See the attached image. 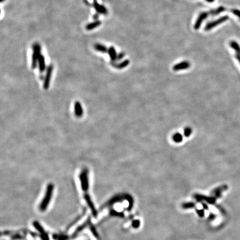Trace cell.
Here are the masks:
<instances>
[{
	"label": "cell",
	"instance_id": "16",
	"mask_svg": "<svg viewBox=\"0 0 240 240\" xmlns=\"http://www.w3.org/2000/svg\"><path fill=\"white\" fill-rule=\"evenodd\" d=\"M229 45L237 52V54H240V46L237 42L232 41L229 42Z\"/></svg>",
	"mask_w": 240,
	"mask_h": 240
},
{
	"label": "cell",
	"instance_id": "23",
	"mask_svg": "<svg viewBox=\"0 0 240 240\" xmlns=\"http://www.w3.org/2000/svg\"><path fill=\"white\" fill-rule=\"evenodd\" d=\"M125 56V54L124 53H120L118 55H117V61H120L121 60L123 57Z\"/></svg>",
	"mask_w": 240,
	"mask_h": 240
},
{
	"label": "cell",
	"instance_id": "11",
	"mask_svg": "<svg viewBox=\"0 0 240 240\" xmlns=\"http://www.w3.org/2000/svg\"><path fill=\"white\" fill-rule=\"evenodd\" d=\"M38 69H39L40 72L43 73L46 69V62H45V58L42 55H41L38 58Z\"/></svg>",
	"mask_w": 240,
	"mask_h": 240
},
{
	"label": "cell",
	"instance_id": "28",
	"mask_svg": "<svg viewBox=\"0 0 240 240\" xmlns=\"http://www.w3.org/2000/svg\"><path fill=\"white\" fill-rule=\"evenodd\" d=\"M3 1H4V0H1V2H2Z\"/></svg>",
	"mask_w": 240,
	"mask_h": 240
},
{
	"label": "cell",
	"instance_id": "22",
	"mask_svg": "<svg viewBox=\"0 0 240 240\" xmlns=\"http://www.w3.org/2000/svg\"><path fill=\"white\" fill-rule=\"evenodd\" d=\"M197 213L198 214V215L201 217H203L204 216V211L202 210H197Z\"/></svg>",
	"mask_w": 240,
	"mask_h": 240
},
{
	"label": "cell",
	"instance_id": "25",
	"mask_svg": "<svg viewBox=\"0 0 240 240\" xmlns=\"http://www.w3.org/2000/svg\"><path fill=\"white\" fill-rule=\"evenodd\" d=\"M236 59L238 60V61L239 62V63H240V54H236Z\"/></svg>",
	"mask_w": 240,
	"mask_h": 240
},
{
	"label": "cell",
	"instance_id": "27",
	"mask_svg": "<svg viewBox=\"0 0 240 240\" xmlns=\"http://www.w3.org/2000/svg\"><path fill=\"white\" fill-rule=\"evenodd\" d=\"M206 1H207V2H214L215 0H206Z\"/></svg>",
	"mask_w": 240,
	"mask_h": 240
},
{
	"label": "cell",
	"instance_id": "17",
	"mask_svg": "<svg viewBox=\"0 0 240 240\" xmlns=\"http://www.w3.org/2000/svg\"><path fill=\"white\" fill-rule=\"evenodd\" d=\"M172 140L176 143H180L183 140V137L180 133H176L172 136Z\"/></svg>",
	"mask_w": 240,
	"mask_h": 240
},
{
	"label": "cell",
	"instance_id": "12",
	"mask_svg": "<svg viewBox=\"0 0 240 240\" xmlns=\"http://www.w3.org/2000/svg\"><path fill=\"white\" fill-rule=\"evenodd\" d=\"M108 54L110 57L111 60L112 61V62H114V61L117 60V55L114 47L111 46L110 48H108Z\"/></svg>",
	"mask_w": 240,
	"mask_h": 240
},
{
	"label": "cell",
	"instance_id": "1",
	"mask_svg": "<svg viewBox=\"0 0 240 240\" xmlns=\"http://www.w3.org/2000/svg\"><path fill=\"white\" fill-rule=\"evenodd\" d=\"M54 186L52 183H50L47 185L46 188L45 194L44 196L39 205V210L41 212L45 211L52 198V195L54 193Z\"/></svg>",
	"mask_w": 240,
	"mask_h": 240
},
{
	"label": "cell",
	"instance_id": "15",
	"mask_svg": "<svg viewBox=\"0 0 240 240\" xmlns=\"http://www.w3.org/2000/svg\"><path fill=\"white\" fill-rule=\"evenodd\" d=\"M94 47H95V49L97 51H99V52H102V53L108 52V48H107L106 46H104L103 45L96 44L95 45Z\"/></svg>",
	"mask_w": 240,
	"mask_h": 240
},
{
	"label": "cell",
	"instance_id": "21",
	"mask_svg": "<svg viewBox=\"0 0 240 240\" xmlns=\"http://www.w3.org/2000/svg\"><path fill=\"white\" fill-rule=\"evenodd\" d=\"M232 12L236 16H237L240 19V10L237 9H233L231 10Z\"/></svg>",
	"mask_w": 240,
	"mask_h": 240
},
{
	"label": "cell",
	"instance_id": "7",
	"mask_svg": "<svg viewBox=\"0 0 240 240\" xmlns=\"http://www.w3.org/2000/svg\"><path fill=\"white\" fill-rule=\"evenodd\" d=\"M227 188H228V186L225 184L217 187L212 191V192H211V196H213L216 199L219 198L220 197H221L222 193L224 191L226 190Z\"/></svg>",
	"mask_w": 240,
	"mask_h": 240
},
{
	"label": "cell",
	"instance_id": "14",
	"mask_svg": "<svg viewBox=\"0 0 240 240\" xmlns=\"http://www.w3.org/2000/svg\"><path fill=\"white\" fill-rule=\"evenodd\" d=\"M101 24V22L100 21H97L92 23H89L86 26V29L88 31H90L92 30H93L99 26H100Z\"/></svg>",
	"mask_w": 240,
	"mask_h": 240
},
{
	"label": "cell",
	"instance_id": "2",
	"mask_svg": "<svg viewBox=\"0 0 240 240\" xmlns=\"http://www.w3.org/2000/svg\"><path fill=\"white\" fill-rule=\"evenodd\" d=\"M82 190L84 192H87L89 188V182L88 177V171L87 169H84L79 176Z\"/></svg>",
	"mask_w": 240,
	"mask_h": 240
},
{
	"label": "cell",
	"instance_id": "8",
	"mask_svg": "<svg viewBox=\"0 0 240 240\" xmlns=\"http://www.w3.org/2000/svg\"><path fill=\"white\" fill-rule=\"evenodd\" d=\"M190 66L191 64L188 61H183L174 65L173 67V69L175 71H177L182 69H188L190 67Z\"/></svg>",
	"mask_w": 240,
	"mask_h": 240
},
{
	"label": "cell",
	"instance_id": "6",
	"mask_svg": "<svg viewBox=\"0 0 240 240\" xmlns=\"http://www.w3.org/2000/svg\"><path fill=\"white\" fill-rule=\"evenodd\" d=\"M195 200L197 201H205L210 204H214L216 199L213 196H206L204 195L200 194H195L194 196Z\"/></svg>",
	"mask_w": 240,
	"mask_h": 240
},
{
	"label": "cell",
	"instance_id": "13",
	"mask_svg": "<svg viewBox=\"0 0 240 240\" xmlns=\"http://www.w3.org/2000/svg\"><path fill=\"white\" fill-rule=\"evenodd\" d=\"M129 64H130V61L128 60H125V61L118 63H116L115 62H113L112 65L116 69H122L125 68Z\"/></svg>",
	"mask_w": 240,
	"mask_h": 240
},
{
	"label": "cell",
	"instance_id": "20",
	"mask_svg": "<svg viewBox=\"0 0 240 240\" xmlns=\"http://www.w3.org/2000/svg\"><path fill=\"white\" fill-rule=\"evenodd\" d=\"M140 222L139 220H135L132 222V227L135 229L138 228V227L140 226Z\"/></svg>",
	"mask_w": 240,
	"mask_h": 240
},
{
	"label": "cell",
	"instance_id": "4",
	"mask_svg": "<svg viewBox=\"0 0 240 240\" xmlns=\"http://www.w3.org/2000/svg\"><path fill=\"white\" fill-rule=\"evenodd\" d=\"M229 17L228 16H224L221 17H220L219 19H218L215 21H211V22H210L207 23L205 27L204 30L206 31H210L211 29L215 28L216 26H217L218 25L226 21L227 20H229Z\"/></svg>",
	"mask_w": 240,
	"mask_h": 240
},
{
	"label": "cell",
	"instance_id": "18",
	"mask_svg": "<svg viewBox=\"0 0 240 240\" xmlns=\"http://www.w3.org/2000/svg\"><path fill=\"white\" fill-rule=\"evenodd\" d=\"M195 205L194 202H185L182 204L181 207L183 209H188L194 207Z\"/></svg>",
	"mask_w": 240,
	"mask_h": 240
},
{
	"label": "cell",
	"instance_id": "19",
	"mask_svg": "<svg viewBox=\"0 0 240 240\" xmlns=\"http://www.w3.org/2000/svg\"><path fill=\"white\" fill-rule=\"evenodd\" d=\"M192 132V128H190V127H186V128H184V132H183V133H184V135L186 137H189V136L191 135Z\"/></svg>",
	"mask_w": 240,
	"mask_h": 240
},
{
	"label": "cell",
	"instance_id": "26",
	"mask_svg": "<svg viewBox=\"0 0 240 240\" xmlns=\"http://www.w3.org/2000/svg\"><path fill=\"white\" fill-rule=\"evenodd\" d=\"M202 206L204 207V208L205 210H208V206L205 204H202Z\"/></svg>",
	"mask_w": 240,
	"mask_h": 240
},
{
	"label": "cell",
	"instance_id": "5",
	"mask_svg": "<svg viewBox=\"0 0 240 240\" xmlns=\"http://www.w3.org/2000/svg\"><path fill=\"white\" fill-rule=\"evenodd\" d=\"M52 71H53V66L52 65L48 66L46 71L45 77L44 78V80L43 87L45 90H47L50 87Z\"/></svg>",
	"mask_w": 240,
	"mask_h": 240
},
{
	"label": "cell",
	"instance_id": "10",
	"mask_svg": "<svg viewBox=\"0 0 240 240\" xmlns=\"http://www.w3.org/2000/svg\"><path fill=\"white\" fill-rule=\"evenodd\" d=\"M74 111L75 114L77 117H81L82 116L83 114V108L81 103L79 101H76L74 103Z\"/></svg>",
	"mask_w": 240,
	"mask_h": 240
},
{
	"label": "cell",
	"instance_id": "9",
	"mask_svg": "<svg viewBox=\"0 0 240 240\" xmlns=\"http://www.w3.org/2000/svg\"><path fill=\"white\" fill-rule=\"evenodd\" d=\"M93 7L96 11L100 14L106 15L107 13V10L106 7L103 5L99 4L96 0H93Z\"/></svg>",
	"mask_w": 240,
	"mask_h": 240
},
{
	"label": "cell",
	"instance_id": "24",
	"mask_svg": "<svg viewBox=\"0 0 240 240\" xmlns=\"http://www.w3.org/2000/svg\"><path fill=\"white\" fill-rule=\"evenodd\" d=\"M215 217H216L215 215H214L212 213H211L210 215V216H209V217H208V218H209L208 219H209V220H214L215 218Z\"/></svg>",
	"mask_w": 240,
	"mask_h": 240
},
{
	"label": "cell",
	"instance_id": "3",
	"mask_svg": "<svg viewBox=\"0 0 240 240\" xmlns=\"http://www.w3.org/2000/svg\"><path fill=\"white\" fill-rule=\"evenodd\" d=\"M41 46L38 44H34L33 46V54L31 63V67L32 69H36L37 66L38 58L41 55Z\"/></svg>",
	"mask_w": 240,
	"mask_h": 240
}]
</instances>
